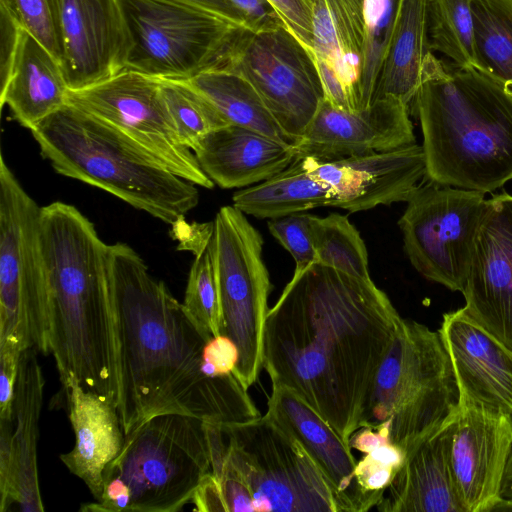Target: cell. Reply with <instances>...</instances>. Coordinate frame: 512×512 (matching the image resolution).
<instances>
[{
	"label": "cell",
	"instance_id": "obj_1",
	"mask_svg": "<svg viewBox=\"0 0 512 512\" xmlns=\"http://www.w3.org/2000/svg\"><path fill=\"white\" fill-rule=\"evenodd\" d=\"M402 319L372 280L314 263L295 270L269 308L263 368L349 444Z\"/></svg>",
	"mask_w": 512,
	"mask_h": 512
},
{
	"label": "cell",
	"instance_id": "obj_2",
	"mask_svg": "<svg viewBox=\"0 0 512 512\" xmlns=\"http://www.w3.org/2000/svg\"><path fill=\"white\" fill-rule=\"evenodd\" d=\"M109 274L118 339L117 410L125 435L165 413L221 425L261 416L233 374L212 378L203 372V349L212 336L152 277L133 248L109 245Z\"/></svg>",
	"mask_w": 512,
	"mask_h": 512
},
{
	"label": "cell",
	"instance_id": "obj_3",
	"mask_svg": "<svg viewBox=\"0 0 512 512\" xmlns=\"http://www.w3.org/2000/svg\"><path fill=\"white\" fill-rule=\"evenodd\" d=\"M40 238L50 293L49 354L59 377L72 374L86 391L117 406L109 245L76 207L60 201L41 207Z\"/></svg>",
	"mask_w": 512,
	"mask_h": 512
},
{
	"label": "cell",
	"instance_id": "obj_4",
	"mask_svg": "<svg viewBox=\"0 0 512 512\" xmlns=\"http://www.w3.org/2000/svg\"><path fill=\"white\" fill-rule=\"evenodd\" d=\"M411 103L427 180L487 193L512 179V94L499 82L431 53Z\"/></svg>",
	"mask_w": 512,
	"mask_h": 512
},
{
	"label": "cell",
	"instance_id": "obj_5",
	"mask_svg": "<svg viewBox=\"0 0 512 512\" xmlns=\"http://www.w3.org/2000/svg\"><path fill=\"white\" fill-rule=\"evenodd\" d=\"M30 131L58 174L105 190L166 224L178 225L199 202L197 185L69 103Z\"/></svg>",
	"mask_w": 512,
	"mask_h": 512
},
{
	"label": "cell",
	"instance_id": "obj_6",
	"mask_svg": "<svg viewBox=\"0 0 512 512\" xmlns=\"http://www.w3.org/2000/svg\"><path fill=\"white\" fill-rule=\"evenodd\" d=\"M460 391L438 331L402 319L374 384L364 426H389L393 444L406 454L453 420Z\"/></svg>",
	"mask_w": 512,
	"mask_h": 512
},
{
	"label": "cell",
	"instance_id": "obj_7",
	"mask_svg": "<svg viewBox=\"0 0 512 512\" xmlns=\"http://www.w3.org/2000/svg\"><path fill=\"white\" fill-rule=\"evenodd\" d=\"M206 428L210 443L249 486L255 512H345L314 460L268 415L206 422Z\"/></svg>",
	"mask_w": 512,
	"mask_h": 512
},
{
	"label": "cell",
	"instance_id": "obj_8",
	"mask_svg": "<svg viewBox=\"0 0 512 512\" xmlns=\"http://www.w3.org/2000/svg\"><path fill=\"white\" fill-rule=\"evenodd\" d=\"M210 469L206 421L165 413L125 435L120 453L103 476H117L129 487V512H176L192 501Z\"/></svg>",
	"mask_w": 512,
	"mask_h": 512
},
{
	"label": "cell",
	"instance_id": "obj_9",
	"mask_svg": "<svg viewBox=\"0 0 512 512\" xmlns=\"http://www.w3.org/2000/svg\"><path fill=\"white\" fill-rule=\"evenodd\" d=\"M41 207L0 156V345L49 354L50 293Z\"/></svg>",
	"mask_w": 512,
	"mask_h": 512
},
{
	"label": "cell",
	"instance_id": "obj_10",
	"mask_svg": "<svg viewBox=\"0 0 512 512\" xmlns=\"http://www.w3.org/2000/svg\"><path fill=\"white\" fill-rule=\"evenodd\" d=\"M131 43L126 69L188 80L218 65L240 28L179 0H118Z\"/></svg>",
	"mask_w": 512,
	"mask_h": 512
},
{
	"label": "cell",
	"instance_id": "obj_11",
	"mask_svg": "<svg viewBox=\"0 0 512 512\" xmlns=\"http://www.w3.org/2000/svg\"><path fill=\"white\" fill-rule=\"evenodd\" d=\"M242 211L223 206L213 220L211 244L222 311L221 335L239 350L234 376L248 390L263 368L268 297L272 289L263 261V238Z\"/></svg>",
	"mask_w": 512,
	"mask_h": 512
},
{
	"label": "cell",
	"instance_id": "obj_12",
	"mask_svg": "<svg viewBox=\"0 0 512 512\" xmlns=\"http://www.w3.org/2000/svg\"><path fill=\"white\" fill-rule=\"evenodd\" d=\"M214 68L248 80L293 145L325 96L314 54L284 24L240 28Z\"/></svg>",
	"mask_w": 512,
	"mask_h": 512
},
{
	"label": "cell",
	"instance_id": "obj_13",
	"mask_svg": "<svg viewBox=\"0 0 512 512\" xmlns=\"http://www.w3.org/2000/svg\"><path fill=\"white\" fill-rule=\"evenodd\" d=\"M427 181L412 193L398 221L404 250L426 279L462 292L486 207L485 193Z\"/></svg>",
	"mask_w": 512,
	"mask_h": 512
},
{
	"label": "cell",
	"instance_id": "obj_14",
	"mask_svg": "<svg viewBox=\"0 0 512 512\" xmlns=\"http://www.w3.org/2000/svg\"><path fill=\"white\" fill-rule=\"evenodd\" d=\"M67 103L113 127L175 175L213 188L194 152L181 143L158 78L125 69L99 83L69 90Z\"/></svg>",
	"mask_w": 512,
	"mask_h": 512
},
{
	"label": "cell",
	"instance_id": "obj_15",
	"mask_svg": "<svg viewBox=\"0 0 512 512\" xmlns=\"http://www.w3.org/2000/svg\"><path fill=\"white\" fill-rule=\"evenodd\" d=\"M512 450V417L460 400L450 440V462L464 512H492Z\"/></svg>",
	"mask_w": 512,
	"mask_h": 512
},
{
	"label": "cell",
	"instance_id": "obj_16",
	"mask_svg": "<svg viewBox=\"0 0 512 512\" xmlns=\"http://www.w3.org/2000/svg\"><path fill=\"white\" fill-rule=\"evenodd\" d=\"M463 309L512 350V195L486 200L463 291Z\"/></svg>",
	"mask_w": 512,
	"mask_h": 512
},
{
	"label": "cell",
	"instance_id": "obj_17",
	"mask_svg": "<svg viewBox=\"0 0 512 512\" xmlns=\"http://www.w3.org/2000/svg\"><path fill=\"white\" fill-rule=\"evenodd\" d=\"M415 143L409 105L387 96L348 111L325 98L293 148L296 158L331 161Z\"/></svg>",
	"mask_w": 512,
	"mask_h": 512
},
{
	"label": "cell",
	"instance_id": "obj_18",
	"mask_svg": "<svg viewBox=\"0 0 512 512\" xmlns=\"http://www.w3.org/2000/svg\"><path fill=\"white\" fill-rule=\"evenodd\" d=\"M303 161L314 178L331 188L332 207L351 213L407 202L426 176L423 148L416 143L331 161Z\"/></svg>",
	"mask_w": 512,
	"mask_h": 512
},
{
	"label": "cell",
	"instance_id": "obj_19",
	"mask_svg": "<svg viewBox=\"0 0 512 512\" xmlns=\"http://www.w3.org/2000/svg\"><path fill=\"white\" fill-rule=\"evenodd\" d=\"M62 31L69 90L126 69L131 43L118 0H62Z\"/></svg>",
	"mask_w": 512,
	"mask_h": 512
},
{
	"label": "cell",
	"instance_id": "obj_20",
	"mask_svg": "<svg viewBox=\"0 0 512 512\" xmlns=\"http://www.w3.org/2000/svg\"><path fill=\"white\" fill-rule=\"evenodd\" d=\"M367 0H315L313 53L324 98L348 110L364 109L362 67Z\"/></svg>",
	"mask_w": 512,
	"mask_h": 512
},
{
	"label": "cell",
	"instance_id": "obj_21",
	"mask_svg": "<svg viewBox=\"0 0 512 512\" xmlns=\"http://www.w3.org/2000/svg\"><path fill=\"white\" fill-rule=\"evenodd\" d=\"M438 332L452 362L460 400L512 417V350L463 307L445 313Z\"/></svg>",
	"mask_w": 512,
	"mask_h": 512
},
{
	"label": "cell",
	"instance_id": "obj_22",
	"mask_svg": "<svg viewBox=\"0 0 512 512\" xmlns=\"http://www.w3.org/2000/svg\"><path fill=\"white\" fill-rule=\"evenodd\" d=\"M267 407L266 415L291 434L314 460L338 494L345 512L371 509L355 481L357 461L351 447L316 410L280 384H272Z\"/></svg>",
	"mask_w": 512,
	"mask_h": 512
},
{
	"label": "cell",
	"instance_id": "obj_23",
	"mask_svg": "<svg viewBox=\"0 0 512 512\" xmlns=\"http://www.w3.org/2000/svg\"><path fill=\"white\" fill-rule=\"evenodd\" d=\"M59 378L75 433L74 448L61 454L60 459L86 484L95 501H99L104 470L118 456L125 440L117 406L86 391L72 374Z\"/></svg>",
	"mask_w": 512,
	"mask_h": 512
},
{
	"label": "cell",
	"instance_id": "obj_24",
	"mask_svg": "<svg viewBox=\"0 0 512 512\" xmlns=\"http://www.w3.org/2000/svg\"><path fill=\"white\" fill-rule=\"evenodd\" d=\"M454 419L405 454L403 465L376 505L377 510L464 512L450 462V440Z\"/></svg>",
	"mask_w": 512,
	"mask_h": 512
},
{
	"label": "cell",
	"instance_id": "obj_25",
	"mask_svg": "<svg viewBox=\"0 0 512 512\" xmlns=\"http://www.w3.org/2000/svg\"><path fill=\"white\" fill-rule=\"evenodd\" d=\"M193 152L206 175L224 189L264 181L296 159L292 144L236 125L212 131Z\"/></svg>",
	"mask_w": 512,
	"mask_h": 512
},
{
	"label": "cell",
	"instance_id": "obj_26",
	"mask_svg": "<svg viewBox=\"0 0 512 512\" xmlns=\"http://www.w3.org/2000/svg\"><path fill=\"white\" fill-rule=\"evenodd\" d=\"M69 87L61 63L25 29L12 71L1 88V107L29 130L67 103Z\"/></svg>",
	"mask_w": 512,
	"mask_h": 512
},
{
	"label": "cell",
	"instance_id": "obj_27",
	"mask_svg": "<svg viewBox=\"0 0 512 512\" xmlns=\"http://www.w3.org/2000/svg\"><path fill=\"white\" fill-rule=\"evenodd\" d=\"M35 349L21 353L14 390L13 457L14 479L12 506L22 512H43L38 465L37 443L42 407L44 378Z\"/></svg>",
	"mask_w": 512,
	"mask_h": 512
},
{
	"label": "cell",
	"instance_id": "obj_28",
	"mask_svg": "<svg viewBox=\"0 0 512 512\" xmlns=\"http://www.w3.org/2000/svg\"><path fill=\"white\" fill-rule=\"evenodd\" d=\"M430 3L431 0H402L374 100L391 96L410 106L422 82L425 60L433 53Z\"/></svg>",
	"mask_w": 512,
	"mask_h": 512
},
{
	"label": "cell",
	"instance_id": "obj_29",
	"mask_svg": "<svg viewBox=\"0 0 512 512\" xmlns=\"http://www.w3.org/2000/svg\"><path fill=\"white\" fill-rule=\"evenodd\" d=\"M232 201L246 215L275 219L332 206L334 194L326 183L308 172L303 158H296L287 168L258 185L236 191Z\"/></svg>",
	"mask_w": 512,
	"mask_h": 512
},
{
	"label": "cell",
	"instance_id": "obj_30",
	"mask_svg": "<svg viewBox=\"0 0 512 512\" xmlns=\"http://www.w3.org/2000/svg\"><path fill=\"white\" fill-rule=\"evenodd\" d=\"M187 81L215 106L230 125L293 145L261 96L240 74L213 68Z\"/></svg>",
	"mask_w": 512,
	"mask_h": 512
},
{
	"label": "cell",
	"instance_id": "obj_31",
	"mask_svg": "<svg viewBox=\"0 0 512 512\" xmlns=\"http://www.w3.org/2000/svg\"><path fill=\"white\" fill-rule=\"evenodd\" d=\"M476 69L512 94V0H472Z\"/></svg>",
	"mask_w": 512,
	"mask_h": 512
},
{
	"label": "cell",
	"instance_id": "obj_32",
	"mask_svg": "<svg viewBox=\"0 0 512 512\" xmlns=\"http://www.w3.org/2000/svg\"><path fill=\"white\" fill-rule=\"evenodd\" d=\"M349 446L364 454L356 462L354 477L372 508L382 499L403 465L405 453L391 442L387 423L375 428L362 426L351 435Z\"/></svg>",
	"mask_w": 512,
	"mask_h": 512
},
{
	"label": "cell",
	"instance_id": "obj_33",
	"mask_svg": "<svg viewBox=\"0 0 512 512\" xmlns=\"http://www.w3.org/2000/svg\"><path fill=\"white\" fill-rule=\"evenodd\" d=\"M309 222L317 263L372 280L365 243L346 215L331 213L318 217L310 214Z\"/></svg>",
	"mask_w": 512,
	"mask_h": 512
},
{
	"label": "cell",
	"instance_id": "obj_34",
	"mask_svg": "<svg viewBox=\"0 0 512 512\" xmlns=\"http://www.w3.org/2000/svg\"><path fill=\"white\" fill-rule=\"evenodd\" d=\"M430 46L460 68H475L472 0H431Z\"/></svg>",
	"mask_w": 512,
	"mask_h": 512
},
{
	"label": "cell",
	"instance_id": "obj_35",
	"mask_svg": "<svg viewBox=\"0 0 512 512\" xmlns=\"http://www.w3.org/2000/svg\"><path fill=\"white\" fill-rule=\"evenodd\" d=\"M159 80L178 137L192 151L206 135L230 125L215 106L187 80Z\"/></svg>",
	"mask_w": 512,
	"mask_h": 512
},
{
	"label": "cell",
	"instance_id": "obj_36",
	"mask_svg": "<svg viewBox=\"0 0 512 512\" xmlns=\"http://www.w3.org/2000/svg\"><path fill=\"white\" fill-rule=\"evenodd\" d=\"M194 254L182 304L204 333L218 336L222 329V311L211 239Z\"/></svg>",
	"mask_w": 512,
	"mask_h": 512
},
{
	"label": "cell",
	"instance_id": "obj_37",
	"mask_svg": "<svg viewBox=\"0 0 512 512\" xmlns=\"http://www.w3.org/2000/svg\"><path fill=\"white\" fill-rule=\"evenodd\" d=\"M401 4L402 0H367L366 43L361 81L365 108L374 100Z\"/></svg>",
	"mask_w": 512,
	"mask_h": 512
},
{
	"label": "cell",
	"instance_id": "obj_38",
	"mask_svg": "<svg viewBox=\"0 0 512 512\" xmlns=\"http://www.w3.org/2000/svg\"><path fill=\"white\" fill-rule=\"evenodd\" d=\"M18 17L23 28L60 63L64 61L62 0H0Z\"/></svg>",
	"mask_w": 512,
	"mask_h": 512
},
{
	"label": "cell",
	"instance_id": "obj_39",
	"mask_svg": "<svg viewBox=\"0 0 512 512\" xmlns=\"http://www.w3.org/2000/svg\"><path fill=\"white\" fill-rule=\"evenodd\" d=\"M309 219L310 214L302 212L270 219L267 224L272 236L295 260L296 271L317 263Z\"/></svg>",
	"mask_w": 512,
	"mask_h": 512
},
{
	"label": "cell",
	"instance_id": "obj_40",
	"mask_svg": "<svg viewBox=\"0 0 512 512\" xmlns=\"http://www.w3.org/2000/svg\"><path fill=\"white\" fill-rule=\"evenodd\" d=\"M268 2L278 13L285 26L313 53L315 0H268Z\"/></svg>",
	"mask_w": 512,
	"mask_h": 512
},
{
	"label": "cell",
	"instance_id": "obj_41",
	"mask_svg": "<svg viewBox=\"0 0 512 512\" xmlns=\"http://www.w3.org/2000/svg\"><path fill=\"white\" fill-rule=\"evenodd\" d=\"M239 361L236 344L225 335L212 336L203 349V372L212 378L234 375Z\"/></svg>",
	"mask_w": 512,
	"mask_h": 512
},
{
	"label": "cell",
	"instance_id": "obj_42",
	"mask_svg": "<svg viewBox=\"0 0 512 512\" xmlns=\"http://www.w3.org/2000/svg\"><path fill=\"white\" fill-rule=\"evenodd\" d=\"M24 28L16 14L5 3L0 2V76L3 88L11 75L15 55Z\"/></svg>",
	"mask_w": 512,
	"mask_h": 512
},
{
	"label": "cell",
	"instance_id": "obj_43",
	"mask_svg": "<svg viewBox=\"0 0 512 512\" xmlns=\"http://www.w3.org/2000/svg\"><path fill=\"white\" fill-rule=\"evenodd\" d=\"M23 351L15 345H0V419L13 420L14 390Z\"/></svg>",
	"mask_w": 512,
	"mask_h": 512
},
{
	"label": "cell",
	"instance_id": "obj_44",
	"mask_svg": "<svg viewBox=\"0 0 512 512\" xmlns=\"http://www.w3.org/2000/svg\"><path fill=\"white\" fill-rule=\"evenodd\" d=\"M14 479L12 421L0 419V511L12 507Z\"/></svg>",
	"mask_w": 512,
	"mask_h": 512
},
{
	"label": "cell",
	"instance_id": "obj_45",
	"mask_svg": "<svg viewBox=\"0 0 512 512\" xmlns=\"http://www.w3.org/2000/svg\"><path fill=\"white\" fill-rule=\"evenodd\" d=\"M229 1L245 16L251 29H264L284 24L268 0Z\"/></svg>",
	"mask_w": 512,
	"mask_h": 512
},
{
	"label": "cell",
	"instance_id": "obj_46",
	"mask_svg": "<svg viewBox=\"0 0 512 512\" xmlns=\"http://www.w3.org/2000/svg\"><path fill=\"white\" fill-rule=\"evenodd\" d=\"M217 14L239 26L248 27L245 16L229 0H179Z\"/></svg>",
	"mask_w": 512,
	"mask_h": 512
},
{
	"label": "cell",
	"instance_id": "obj_47",
	"mask_svg": "<svg viewBox=\"0 0 512 512\" xmlns=\"http://www.w3.org/2000/svg\"><path fill=\"white\" fill-rule=\"evenodd\" d=\"M493 511H512V450L507 459L502 477L500 501Z\"/></svg>",
	"mask_w": 512,
	"mask_h": 512
}]
</instances>
